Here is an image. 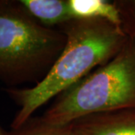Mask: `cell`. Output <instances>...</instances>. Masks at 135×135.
Returning <instances> with one entry per match:
<instances>
[{
    "mask_svg": "<svg viewBox=\"0 0 135 135\" xmlns=\"http://www.w3.org/2000/svg\"><path fill=\"white\" fill-rule=\"evenodd\" d=\"M57 28L65 35L66 44L47 76L32 87L5 89L19 106L11 128L22 126L50 99L110 61L128 38L119 26L100 18H74Z\"/></svg>",
    "mask_w": 135,
    "mask_h": 135,
    "instance_id": "1",
    "label": "cell"
},
{
    "mask_svg": "<svg viewBox=\"0 0 135 135\" xmlns=\"http://www.w3.org/2000/svg\"><path fill=\"white\" fill-rule=\"evenodd\" d=\"M66 40L60 29L34 19L19 1L0 0V82L9 87L41 82Z\"/></svg>",
    "mask_w": 135,
    "mask_h": 135,
    "instance_id": "2",
    "label": "cell"
},
{
    "mask_svg": "<svg viewBox=\"0 0 135 135\" xmlns=\"http://www.w3.org/2000/svg\"><path fill=\"white\" fill-rule=\"evenodd\" d=\"M135 108V37L128 36L119 53L56 97L41 117L70 124L95 113Z\"/></svg>",
    "mask_w": 135,
    "mask_h": 135,
    "instance_id": "3",
    "label": "cell"
},
{
    "mask_svg": "<svg viewBox=\"0 0 135 135\" xmlns=\"http://www.w3.org/2000/svg\"><path fill=\"white\" fill-rule=\"evenodd\" d=\"M71 123L76 135H135V108L95 113Z\"/></svg>",
    "mask_w": 135,
    "mask_h": 135,
    "instance_id": "4",
    "label": "cell"
},
{
    "mask_svg": "<svg viewBox=\"0 0 135 135\" xmlns=\"http://www.w3.org/2000/svg\"><path fill=\"white\" fill-rule=\"evenodd\" d=\"M29 15L47 27L57 28L73 19L68 0H19Z\"/></svg>",
    "mask_w": 135,
    "mask_h": 135,
    "instance_id": "5",
    "label": "cell"
},
{
    "mask_svg": "<svg viewBox=\"0 0 135 135\" xmlns=\"http://www.w3.org/2000/svg\"><path fill=\"white\" fill-rule=\"evenodd\" d=\"M69 9L72 18H100L108 20L119 26L121 17L114 2L104 0H68Z\"/></svg>",
    "mask_w": 135,
    "mask_h": 135,
    "instance_id": "6",
    "label": "cell"
},
{
    "mask_svg": "<svg viewBox=\"0 0 135 135\" xmlns=\"http://www.w3.org/2000/svg\"><path fill=\"white\" fill-rule=\"evenodd\" d=\"M5 135H76V133L72 123L55 125L39 116L31 117L22 126L6 131Z\"/></svg>",
    "mask_w": 135,
    "mask_h": 135,
    "instance_id": "7",
    "label": "cell"
},
{
    "mask_svg": "<svg viewBox=\"0 0 135 135\" xmlns=\"http://www.w3.org/2000/svg\"><path fill=\"white\" fill-rule=\"evenodd\" d=\"M119 10L121 27L127 36L135 37V0L113 1Z\"/></svg>",
    "mask_w": 135,
    "mask_h": 135,
    "instance_id": "8",
    "label": "cell"
},
{
    "mask_svg": "<svg viewBox=\"0 0 135 135\" xmlns=\"http://www.w3.org/2000/svg\"><path fill=\"white\" fill-rule=\"evenodd\" d=\"M5 133H6V131L0 128V135H5Z\"/></svg>",
    "mask_w": 135,
    "mask_h": 135,
    "instance_id": "9",
    "label": "cell"
}]
</instances>
